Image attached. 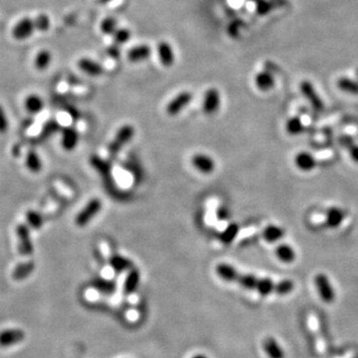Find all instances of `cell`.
Masks as SVG:
<instances>
[{
	"label": "cell",
	"instance_id": "cell-1",
	"mask_svg": "<svg viewBox=\"0 0 358 358\" xmlns=\"http://www.w3.org/2000/svg\"><path fill=\"white\" fill-rule=\"evenodd\" d=\"M135 129L131 125H125L120 128V130L116 132L113 140L108 145V152L112 155L118 153L122 148L132 141V139L135 136Z\"/></svg>",
	"mask_w": 358,
	"mask_h": 358
},
{
	"label": "cell",
	"instance_id": "cell-2",
	"mask_svg": "<svg viewBox=\"0 0 358 358\" xmlns=\"http://www.w3.org/2000/svg\"><path fill=\"white\" fill-rule=\"evenodd\" d=\"M103 203L99 198H93L87 205L78 213L75 218V223L79 227L87 226L90 221L98 214L102 209Z\"/></svg>",
	"mask_w": 358,
	"mask_h": 358
},
{
	"label": "cell",
	"instance_id": "cell-3",
	"mask_svg": "<svg viewBox=\"0 0 358 358\" xmlns=\"http://www.w3.org/2000/svg\"><path fill=\"white\" fill-rule=\"evenodd\" d=\"M315 285L321 299L325 304H331L335 300V290L325 274L320 273L316 275Z\"/></svg>",
	"mask_w": 358,
	"mask_h": 358
},
{
	"label": "cell",
	"instance_id": "cell-4",
	"mask_svg": "<svg viewBox=\"0 0 358 358\" xmlns=\"http://www.w3.org/2000/svg\"><path fill=\"white\" fill-rule=\"evenodd\" d=\"M193 96L188 91H183L177 94L167 105H166V113L170 116L177 115L181 112L182 109L187 107L192 101Z\"/></svg>",
	"mask_w": 358,
	"mask_h": 358
},
{
	"label": "cell",
	"instance_id": "cell-5",
	"mask_svg": "<svg viewBox=\"0 0 358 358\" xmlns=\"http://www.w3.org/2000/svg\"><path fill=\"white\" fill-rule=\"evenodd\" d=\"M36 30L34 19L30 17H25L19 20L12 29V36L19 41L26 40L33 35Z\"/></svg>",
	"mask_w": 358,
	"mask_h": 358
},
{
	"label": "cell",
	"instance_id": "cell-6",
	"mask_svg": "<svg viewBox=\"0 0 358 358\" xmlns=\"http://www.w3.org/2000/svg\"><path fill=\"white\" fill-rule=\"evenodd\" d=\"M25 331L21 328H7L0 332V347H10L25 339Z\"/></svg>",
	"mask_w": 358,
	"mask_h": 358
},
{
	"label": "cell",
	"instance_id": "cell-7",
	"mask_svg": "<svg viewBox=\"0 0 358 358\" xmlns=\"http://www.w3.org/2000/svg\"><path fill=\"white\" fill-rule=\"evenodd\" d=\"M16 234H17L18 241H19L20 253L23 256L31 255L34 251V246H33L32 240H31L29 228L24 224L18 225L16 228Z\"/></svg>",
	"mask_w": 358,
	"mask_h": 358
},
{
	"label": "cell",
	"instance_id": "cell-8",
	"mask_svg": "<svg viewBox=\"0 0 358 358\" xmlns=\"http://www.w3.org/2000/svg\"><path fill=\"white\" fill-rule=\"evenodd\" d=\"M221 105L220 92L216 88H210L204 93L202 108L206 114H213Z\"/></svg>",
	"mask_w": 358,
	"mask_h": 358
},
{
	"label": "cell",
	"instance_id": "cell-9",
	"mask_svg": "<svg viewBox=\"0 0 358 358\" xmlns=\"http://www.w3.org/2000/svg\"><path fill=\"white\" fill-rule=\"evenodd\" d=\"M300 88H301L302 94L306 97V99L311 103V105L315 109H317L319 111L323 109V107H324L323 102L311 82H309V81L302 82Z\"/></svg>",
	"mask_w": 358,
	"mask_h": 358
},
{
	"label": "cell",
	"instance_id": "cell-10",
	"mask_svg": "<svg viewBox=\"0 0 358 358\" xmlns=\"http://www.w3.org/2000/svg\"><path fill=\"white\" fill-rule=\"evenodd\" d=\"M156 51H157L158 59L163 67L169 68L174 64L175 61L174 52L172 46L168 42L166 41L159 42L156 46Z\"/></svg>",
	"mask_w": 358,
	"mask_h": 358
},
{
	"label": "cell",
	"instance_id": "cell-11",
	"mask_svg": "<svg viewBox=\"0 0 358 358\" xmlns=\"http://www.w3.org/2000/svg\"><path fill=\"white\" fill-rule=\"evenodd\" d=\"M191 161L193 166L202 173L209 174L214 171L215 166H216L215 161L212 157H210L207 154L197 153L193 155Z\"/></svg>",
	"mask_w": 358,
	"mask_h": 358
},
{
	"label": "cell",
	"instance_id": "cell-12",
	"mask_svg": "<svg viewBox=\"0 0 358 358\" xmlns=\"http://www.w3.org/2000/svg\"><path fill=\"white\" fill-rule=\"evenodd\" d=\"M151 55V48L147 44H140L132 47L127 54V58L131 63H139L147 60Z\"/></svg>",
	"mask_w": 358,
	"mask_h": 358
},
{
	"label": "cell",
	"instance_id": "cell-13",
	"mask_svg": "<svg viewBox=\"0 0 358 358\" xmlns=\"http://www.w3.org/2000/svg\"><path fill=\"white\" fill-rule=\"evenodd\" d=\"M77 64L81 71L91 77H99L105 72V69L99 62L90 58H81Z\"/></svg>",
	"mask_w": 358,
	"mask_h": 358
},
{
	"label": "cell",
	"instance_id": "cell-14",
	"mask_svg": "<svg viewBox=\"0 0 358 358\" xmlns=\"http://www.w3.org/2000/svg\"><path fill=\"white\" fill-rule=\"evenodd\" d=\"M294 163L300 170L305 171V172L312 171L317 166V160H316L315 156L312 153L307 152V151L299 152L295 155Z\"/></svg>",
	"mask_w": 358,
	"mask_h": 358
},
{
	"label": "cell",
	"instance_id": "cell-15",
	"mask_svg": "<svg viewBox=\"0 0 358 358\" xmlns=\"http://www.w3.org/2000/svg\"><path fill=\"white\" fill-rule=\"evenodd\" d=\"M263 348L269 358H286L283 347L278 342V340L272 336L264 339Z\"/></svg>",
	"mask_w": 358,
	"mask_h": 358
},
{
	"label": "cell",
	"instance_id": "cell-16",
	"mask_svg": "<svg viewBox=\"0 0 358 358\" xmlns=\"http://www.w3.org/2000/svg\"><path fill=\"white\" fill-rule=\"evenodd\" d=\"M255 84L260 91L268 92L275 86L274 75L268 70L260 72L255 77Z\"/></svg>",
	"mask_w": 358,
	"mask_h": 358
},
{
	"label": "cell",
	"instance_id": "cell-17",
	"mask_svg": "<svg viewBox=\"0 0 358 358\" xmlns=\"http://www.w3.org/2000/svg\"><path fill=\"white\" fill-rule=\"evenodd\" d=\"M343 219H344V213L338 207H330L326 211L325 222H326V225L331 229L338 228L341 225Z\"/></svg>",
	"mask_w": 358,
	"mask_h": 358
},
{
	"label": "cell",
	"instance_id": "cell-18",
	"mask_svg": "<svg viewBox=\"0 0 358 358\" xmlns=\"http://www.w3.org/2000/svg\"><path fill=\"white\" fill-rule=\"evenodd\" d=\"M263 238L268 243H276L285 236V231L277 225H268L263 231Z\"/></svg>",
	"mask_w": 358,
	"mask_h": 358
},
{
	"label": "cell",
	"instance_id": "cell-19",
	"mask_svg": "<svg viewBox=\"0 0 358 358\" xmlns=\"http://www.w3.org/2000/svg\"><path fill=\"white\" fill-rule=\"evenodd\" d=\"M141 282V274L139 270L137 269H132L129 271L127 278L124 283V289L126 293H133L135 292Z\"/></svg>",
	"mask_w": 358,
	"mask_h": 358
},
{
	"label": "cell",
	"instance_id": "cell-20",
	"mask_svg": "<svg viewBox=\"0 0 358 358\" xmlns=\"http://www.w3.org/2000/svg\"><path fill=\"white\" fill-rule=\"evenodd\" d=\"M79 143V134L73 128H66L63 131L61 143L66 150H73Z\"/></svg>",
	"mask_w": 358,
	"mask_h": 358
},
{
	"label": "cell",
	"instance_id": "cell-21",
	"mask_svg": "<svg viewBox=\"0 0 358 358\" xmlns=\"http://www.w3.org/2000/svg\"><path fill=\"white\" fill-rule=\"evenodd\" d=\"M34 269H35V264L33 261L19 264L14 269L13 274H12V278L15 281H23L33 273Z\"/></svg>",
	"mask_w": 358,
	"mask_h": 358
},
{
	"label": "cell",
	"instance_id": "cell-22",
	"mask_svg": "<svg viewBox=\"0 0 358 358\" xmlns=\"http://www.w3.org/2000/svg\"><path fill=\"white\" fill-rule=\"evenodd\" d=\"M238 272L239 271L234 266L226 263H221L216 266L217 275L226 282H234Z\"/></svg>",
	"mask_w": 358,
	"mask_h": 358
},
{
	"label": "cell",
	"instance_id": "cell-23",
	"mask_svg": "<svg viewBox=\"0 0 358 358\" xmlns=\"http://www.w3.org/2000/svg\"><path fill=\"white\" fill-rule=\"evenodd\" d=\"M109 265L116 273H123L125 271H130V270H132V266H133L132 261H130L129 259H127L121 255L111 256V258L109 260Z\"/></svg>",
	"mask_w": 358,
	"mask_h": 358
},
{
	"label": "cell",
	"instance_id": "cell-24",
	"mask_svg": "<svg viewBox=\"0 0 358 358\" xmlns=\"http://www.w3.org/2000/svg\"><path fill=\"white\" fill-rule=\"evenodd\" d=\"M91 164L92 166L103 176V178L110 179L111 177V167L109 163L102 159L99 156H92L91 157Z\"/></svg>",
	"mask_w": 358,
	"mask_h": 358
},
{
	"label": "cell",
	"instance_id": "cell-25",
	"mask_svg": "<svg viewBox=\"0 0 358 358\" xmlns=\"http://www.w3.org/2000/svg\"><path fill=\"white\" fill-rule=\"evenodd\" d=\"M277 258L286 264H289L295 260V251L288 244H281L276 248Z\"/></svg>",
	"mask_w": 358,
	"mask_h": 358
},
{
	"label": "cell",
	"instance_id": "cell-26",
	"mask_svg": "<svg viewBox=\"0 0 358 358\" xmlns=\"http://www.w3.org/2000/svg\"><path fill=\"white\" fill-rule=\"evenodd\" d=\"M239 231H240L239 225L236 224V223H231V224H229V225L224 229V231L220 234L219 239H220V241H221L223 244L229 245V244H231V243L236 239V237H237L238 234H239Z\"/></svg>",
	"mask_w": 358,
	"mask_h": 358
},
{
	"label": "cell",
	"instance_id": "cell-27",
	"mask_svg": "<svg viewBox=\"0 0 358 358\" xmlns=\"http://www.w3.org/2000/svg\"><path fill=\"white\" fill-rule=\"evenodd\" d=\"M258 281L259 278L253 274H241L240 272H238L234 283L239 284L240 286L246 289L255 290L258 285Z\"/></svg>",
	"mask_w": 358,
	"mask_h": 358
},
{
	"label": "cell",
	"instance_id": "cell-28",
	"mask_svg": "<svg viewBox=\"0 0 358 358\" xmlns=\"http://www.w3.org/2000/svg\"><path fill=\"white\" fill-rule=\"evenodd\" d=\"M286 131L290 136H297L305 131V126L299 116H292L286 121Z\"/></svg>",
	"mask_w": 358,
	"mask_h": 358
},
{
	"label": "cell",
	"instance_id": "cell-29",
	"mask_svg": "<svg viewBox=\"0 0 358 358\" xmlns=\"http://www.w3.org/2000/svg\"><path fill=\"white\" fill-rule=\"evenodd\" d=\"M275 286H276V283L272 279H270V278H259L256 290L262 296H267V295L271 294L273 291H275Z\"/></svg>",
	"mask_w": 358,
	"mask_h": 358
},
{
	"label": "cell",
	"instance_id": "cell-30",
	"mask_svg": "<svg viewBox=\"0 0 358 358\" xmlns=\"http://www.w3.org/2000/svg\"><path fill=\"white\" fill-rule=\"evenodd\" d=\"M25 107L30 113H38L44 107V102L38 95H30L25 100Z\"/></svg>",
	"mask_w": 358,
	"mask_h": 358
},
{
	"label": "cell",
	"instance_id": "cell-31",
	"mask_svg": "<svg viewBox=\"0 0 358 358\" xmlns=\"http://www.w3.org/2000/svg\"><path fill=\"white\" fill-rule=\"evenodd\" d=\"M338 88L348 94L358 95V81L349 79V78H340L337 82Z\"/></svg>",
	"mask_w": 358,
	"mask_h": 358
},
{
	"label": "cell",
	"instance_id": "cell-32",
	"mask_svg": "<svg viewBox=\"0 0 358 358\" xmlns=\"http://www.w3.org/2000/svg\"><path fill=\"white\" fill-rule=\"evenodd\" d=\"M340 142V144L345 147L351 157V159L355 162V163H358V144L357 143H354V141L348 137V136H343L342 138H340L339 140Z\"/></svg>",
	"mask_w": 358,
	"mask_h": 358
},
{
	"label": "cell",
	"instance_id": "cell-33",
	"mask_svg": "<svg viewBox=\"0 0 358 358\" xmlns=\"http://www.w3.org/2000/svg\"><path fill=\"white\" fill-rule=\"evenodd\" d=\"M52 61V54L48 50H41L36 56L35 67L38 70H45L49 67Z\"/></svg>",
	"mask_w": 358,
	"mask_h": 358
},
{
	"label": "cell",
	"instance_id": "cell-34",
	"mask_svg": "<svg viewBox=\"0 0 358 358\" xmlns=\"http://www.w3.org/2000/svg\"><path fill=\"white\" fill-rule=\"evenodd\" d=\"M117 29V21L111 16L104 18L100 23V30L105 35H112Z\"/></svg>",
	"mask_w": 358,
	"mask_h": 358
},
{
	"label": "cell",
	"instance_id": "cell-35",
	"mask_svg": "<svg viewBox=\"0 0 358 358\" xmlns=\"http://www.w3.org/2000/svg\"><path fill=\"white\" fill-rule=\"evenodd\" d=\"M26 165L28 169L34 173L39 172L42 169V161L34 150H30L28 152L26 157Z\"/></svg>",
	"mask_w": 358,
	"mask_h": 358
},
{
	"label": "cell",
	"instance_id": "cell-36",
	"mask_svg": "<svg viewBox=\"0 0 358 358\" xmlns=\"http://www.w3.org/2000/svg\"><path fill=\"white\" fill-rule=\"evenodd\" d=\"M93 286L104 293H111L115 289V283L113 281H108L102 278L96 279L93 283Z\"/></svg>",
	"mask_w": 358,
	"mask_h": 358
},
{
	"label": "cell",
	"instance_id": "cell-37",
	"mask_svg": "<svg viewBox=\"0 0 358 358\" xmlns=\"http://www.w3.org/2000/svg\"><path fill=\"white\" fill-rule=\"evenodd\" d=\"M112 37H113L114 44L120 46V45H124L130 41V39L132 37V32L128 28H117L114 31V33L112 34Z\"/></svg>",
	"mask_w": 358,
	"mask_h": 358
},
{
	"label": "cell",
	"instance_id": "cell-38",
	"mask_svg": "<svg viewBox=\"0 0 358 358\" xmlns=\"http://www.w3.org/2000/svg\"><path fill=\"white\" fill-rule=\"evenodd\" d=\"M26 219H27V222H28L29 226L32 227L33 229L41 228L43 226V223H44L43 216L40 213H38L35 210H29L26 213Z\"/></svg>",
	"mask_w": 358,
	"mask_h": 358
},
{
	"label": "cell",
	"instance_id": "cell-39",
	"mask_svg": "<svg viewBox=\"0 0 358 358\" xmlns=\"http://www.w3.org/2000/svg\"><path fill=\"white\" fill-rule=\"evenodd\" d=\"M294 288V284L290 280H282L279 283H276L275 286V292H277L280 295H286L289 292H291Z\"/></svg>",
	"mask_w": 358,
	"mask_h": 358
},
{
	"label": "cell",
	"instance_id": "cell-40",
	"mask_svg": "<svg viewBox=\"0 0 358 358\" xmlns=\"http://www.w3.org/2000/svg\"><path fill=\"white\" fill-rule=\"evenodd\" d=\"M36 30H39L41 32H46L50 29L51 26V20L50 17L46 14H39L35 19Z\"/></svg>",
	"mask_w": 358,
	"mask_h": 358
},
{
	"label": "cell",
	"instance_id": "cell-41",
	"mask_svg": "<svg viewBox=\"0 0 358 358\" xmlns=\"http://www.w3.org/2000/svg\"><path fill=\"white\" fill-rule=\"evenodd\" d=\"M241 21L240 20H236V21H233L229 24L228 28H227V32H228V35L231 36V37H236V36L239 34V31H240V27H241Z\"/></svg>",
	"mask_w": 358,
	"mask_h": 358
},
{
	"label": "cell",
	"instance_id": "cell-42",
	"mask_svg": "<svg viewBox=\"0 0 358 358\" xmlns=\"http://www.w3.org/2000/svg\"><path fill=\"white\" fill-rule=\"evenodd\" d=\"M107 56L113 60H117L121 58V49L118 48V45H110L107 49Z\"/></svg>",
	"mask_w": 358,
	"mask_h": 358
},
{
	"label": "cell",
	"instance_id": "cell-43",
	"mask_svg": "<svg viewBox=\"0 0 358 358\" xmlns=\"http://www.w3.org/2000/svg\"><path fill=\"white\" fill-rule=\"evenodd\" d=\"M8 120L4 108L0 106V134H4L8 130Z\"/></svg>",
	"mask_w": 358,
	"mask_h": 358
},
{
	"label": "cell",
	"instance_id": "cell-44",
	"mask_svg": "<svg viewBox=\"0 0 358 358\" xmlns=\"http://www.w3.org/2000/svg\"><path fill=\"white\" fill-rule=\"evenodd\" d=\"M270 8V4L264 0H260L257 2V11L259 14H266L267 12H269Z\"/></svg>",
	"mask_w": 358,
	"mask_h": 358
},
{
	"label": "cell",
	"instance_id": "cell-45",
	"mask_svg": "<svg viewBox=\"0 0 358 358\" xmlns=\"http://www.w3.org/2000/svg\"><path fill=\"white\" fill-rule=\"evenodd\" d=\"M216 215H217V218L219 220L224 221V220H226L229 217V211H228V209L225 206H220L217 209V211H216Z\"/></svg>",
	"mask_w": 358,
	"mask_h": 358
},
{
	"label": "cell",
	"instance_id": "cell-46",
	"mask_svg": "<svg viewBox=\"0 0 358 358\" xmlns=\"http://www.w3.org/2000/svg\"><path fill=\"white\" fill-rule=\"evenodd\" d=\"M192 358H208L206 355H204V354H196V355H194L193 357Z\"/></svg>",
	"mask_w": 358,
	"mask_h": 358
},
{
	"label": "cell",
	"instance_id": "cell-47",
	"mask_svg": "<svg viewBox=\"0 0 358 358\" xmlns=\"http://www.w3.org/2000/svg\"><path fill=\"white\" fill-rule=\"evenodd\" d=\"M103 3H108V2H110V1H112V0H101Z\"/></svg>",
	"mask_w": 358,
	"mask_h": 358
},
{
	"label": "cell",
	"instance_id": "cell-48",
	"mask_svg": "<svg viewBox=\"0 0 358 358\" xmlns=\"http://www.w3.org/2000/svg\"><path fill=\"white\" fill-rule=\"evenodd\" d=\"M250 1H256V2H258V1H260V0H250Z\"/></svg>",
	"mask_w": 358,
	"mask_h": 358
},
{
	"label": "cell",
	"instance_id": "cell-49",
	"mask_svg": "<svg viewBox=\"0 0 358 358\" xmlns=\"http://www.w3.org/2000/svg\"><path fill=\"white\" fill-rule=\"evenodd\" d=\"M356 76H357V78H358V69H357V70H356Z\"/></svg>",
	"mask_w": 358,
	"mask_h": 358
}]
</instances>
